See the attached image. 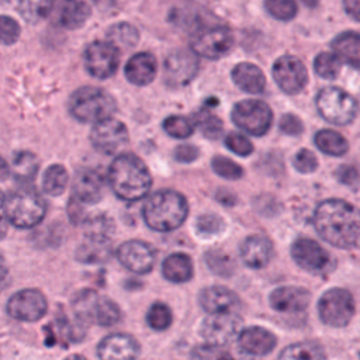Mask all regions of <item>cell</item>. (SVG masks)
<instances>
[{"label":"cell","mask_w":360,"mask_h":360,"mask_svg":"<svg viewBox=\"0 0 360 360\" xmlns=\"http://www.w3.org/2000/svg\"><path fill=\"white\" fill-rule=\"evenodd\" d=\"M321 238L340 249L360 248V210L343 200H325L314 214Z\"/></svg>","instance_id":"1"},{"label":"cell","mask_w":360,"mask_h":360,"mask_svg":"<svg viewBox=\"0 0 360 360\" xmlns=\"http://www.w3.org/2000/svg\"><path fill=\"white\" fill-rule=\"evenodd\" d=\"M108 181L114 194L125 201L143 198L152 186L146 165L134 153L118 155L108 169Z\"/></svg>","instance_id":"2"},{"label":"cell","mask_w":360,"mask_h":360,"mask_svg":"<svg viewBox=\"0 0 360 360\" xmlns=\"http://www.w3.org/2000/svg\"><path fill=\"white\" fill-rule=\"evenodd\" d=\"M188 214V204L183 194L176 190H159L149 195L143 204L145 224L159 232L177 229Z\"/></svg>","instance_id":"3"},{"label":"cell","mask_w":360,"mask_h":360,"mask_svg":"<svg viewBox=\"0 0 360 360\" xmlns=\"http://www.w3.org/2000/svg\"><path fill=\"white\" fill-rule=\"evenodd\" d=\"M3 212L17 228H32L45 217L44 200L32 190H15L3 197Z\"/></svg>","instance_id":"4"},{"label":"cell","mask_w":360,"mask_h":360,"mask_svg":"<svg viewBox=\"0 0 360 360\" xmlns=\"http://www.w3.org/2000/svg\"><path fill=\"white\" fill-rule=\"evenodd\" d=\"M72 115L82 122H98L115 111L114 98L97 87H82L69 100Z\"/></svg>","instance_id":"5"},{"label":"cell","mask_w":360,"mask_h":360,"mask_svg":"<svg viewBox=\"0 0 360 360\" xmlns=\"http://www.w3.org/2000/svg\"><path fill=\"white\" fill-rule=\"evenodd\" d=\"M73 311L79 321L94 322L101 326H111L121 318L120 307L107 297L93 290L79 291L72 301Z\"/></svg>","instance_id":"6"},{"label":"cell","mask_w":360,"mask_h":360,"mask_svg":"<svg viewBox=\"0 0 360 360\" xmlns=\"http://www.w3.org/2000/svg\"><path fill=\"white\" fill-rule=\"evenodd\" d=\"M316 107L319 114L335 125H346L356 115L354 98L338 87L322 89L316 96Z\"/></svg>","instance_id":"7"},{"label":"cell","mask_w":360,"mask_h":360,"mask_svg":"<svg viewBox=\"0 0 360 360\" xmlns=\"http://www.w3.org/2000/svg\"><path fill=\"white\" fill-rule=\"evenodd\" d=\"M318 312L323 323L335 328L346 326L354 315V300L347 290L330 288L322 294Z\"/></svg>","instance_id":"8"},{"label":"cell","mask_w":360,"mask_h":360,"mask_svg":"<svg viewBox=\"0 0 360 360\" xmlns=\"http://www.w3.org/2000/svg\"><path fill=\"white\" fill-rule=\"evenodd\" d=\"M232 121L245 132L262 136L271 125L273 114L270 107L260 100H242L232 110Z\"/></svg>","instance_id":"9"},{"label":"cell","mask_w":360,"mask_h":360,"mask_svg":"<svg viewBox=\"0 0 360 360\" xmlns=\"http://www.w3.org/2000/svg\"><path fill=\"white\" fill-rule=\"evenodd\" d=\"M294 262L312 274H328L335 267V259L318 242L309 238H298L291 246Z\"/></svg>","instance_id":"10"},{"label":"cell","mask_w":360,"mask_h":360,"mask_svg":"<svg viewBox=\"0 0 360 360\" xmlns=\"http://www.w3.org/2000/svg\"><path fill=\"white\" fill-rule=\"evenodd\" d=\"M48 311L45 295L35 288L20 290L7 301V312L11 318L22 322H35Z\"/></svg>","instance_id":"11"},{"label":"cell","mask_w":360,"mask_h":360,"mask_svg":"<svg viewBox=\"0 0 360 360\" xmlns=\"http://www.w3.org/2000/svg\"><path fill=\"white\" fill-rule=\"evenodd\" d=\"M233 46V35L229 28L217 25L200 31L191 41V49L195 55L218 59L228 53Z\"/></svg>","instance_id":"12"},{"label":"cell","mask_w":360,"mask_h":360,"mask_svg":"<svg viewBox=\"0 0 360 360\" xmlns=\"http://www.w3.org/2000/svg\"><path fill=\"white\" fill-rule=\"evenodd\" d=\"M84 63L89 73L97 79L112 76L120 63V52L111 42H93L84 53Z\"/></svg>","instance_id":"13"},{"label":"cell","mask_w":360,"mask_h":360,"mask_svg":"<svg viewBox=\"0 0 360 360\" xmlns=\"http://www.w3.org/2000/svg\"><path fill=\"white\" fill-rule=\"evenodd\" d=\"M93 146L107 155L118 152L128 142L127 127L114 118H105L94 124L90 132Z\"/></svg>","instance_id":"14"},{"label":"cell","mask_w":360,"mask_h":360,"mask_svg":"<svg viewBox=\"0 0 360 360\" xmlns=\"http://www.w3.org/2000/svg\"><path fill=\"white\" fill-rule=\"evenodd\" d=\"M240 329V318L236 312L210 314L201 323L202 339L214 346L228 343Z\"/></svg>","instance_id":"15"},{"label":"cell","mask_w":360,"mask_h":360,"mask_svg":"<svg viewBox=\"0 0 360 360\" xmlns=\"http://www.w3.org/2000/svg\"><path fill=\"white\" fill-rule=\"evenodd\" d=\"M273 77L277 86L288 94L301 91L307 84V69L295 56H281L273 65Z\"/></svg>","instance_id":"16"},{"label":"cell","mask_w":360,"mask_h":360,"mask_svg":"<svg viewBox=\"0 0 360 360\" xmlns=\"http://www.w3.org/2000/svg\"><path fill=\"white\" fill-rule=\"evenodd\" d=\"M117 257L120 263L132 273L145 274L153 269L156 255L150 245L142 240H127L118 250Z\"/></svg>","instance_id":"17"},{"label":"cell","mask_w":360,"mask_h":360,"mask_svg":"<svg viewBox=\"0 0 360 360\" xmlns=\"http://www.w3.org/2000/svg\"><path fill=\"white\" fill-rule=\"evenodd\" d=\"M194 52H187L184 49L173 51L165 60V77L166 82L173 87H180L187 84L198 69V62Z\"/></svg>","instance_id":"18"},{"label":"cell","mask_w":360,"mask_h":360,"mask_svg":"<svg viewBox=\"0 0 360 360\" xmlns=\"http://www.w3.org/2000/svg\"><path fill=\"white\" fill-rule=\"evenodd\" d=\"M97 353L101 360H135L139 345L131 335L112 333L100 342Z\"/></svg>","instance_id":"19"},{"label":"cell","mask_w":360,"mask_h":360,"mask_svg":"<svg viewBox=\"0 0 360 360\" xmlns=\"http://www.w3.org/2000/svg\"><path fill=\"white\" fill-rule=\"evenodd\" d=\"M200 305L210 314L236 312L240 307V300L232 290L221 285H212L201 291Z\"/></svg>","instance_id":"20"},{"label":"cell","mask_w":360,"mask_h":360,"mask_svg":"<svg viewBox=\"0 0 360 360\" xmlns=\"http://www.w3.org/2000/svg\"><path fill=\"white\" fill-rule=\"evenodd\" d=\"M238 343L243 353L250 356H266L276 347L277 339L264 328L250 326L239 332Z\"/></svg>","instance_id":"21"},{"label":"cell","mask_w":360,"mask_h":360,"mask_svg":"<svg viewBox=\"0 0 360 360\" xmlns=\"http://www.w3.org/2000/svg\"><path fill=\"white\" fill-rule=\"evenodd\" d=\"M309 300L311 295L307 290L285 285L273 290L269 302L278 312H301L308 307Z\"/></svg>","instance_id":"22"},{"label":"cell","mask_w":360,"mask_h":360,"mask_svg":"<svg viewBox=\"0 0 360 360\" xmlns=\"http://www.w3.org/2000/svg\"><path fill=\"white\" fill-rule=\"evenodd\" d=\"M103 179L93 169H80L73 180V198L82 204H94L101 198Z\"/></svg>","instance_id":"23"},{"label":"cell","mask_w":360,"mask_h":360,"mask_svg":"<svg viewBox=\"0 0 360 360\" xmlns=\"http://www.w3.org/2000/svg\"><path fill=\"white\" fill-rule=\"evenodd\" d=\"M271 243L266 236L249 235L240 245V257L252 269L264 267L271 259Z\"/></svg>","instance_id":"24"},{"label":"cell","mask_w":360,"mask_h":360,"mask_svg":"<svg viewBox=\"0 0 360 360\" xmlns=\"http://www.w3.org/2000/svg\"><path fill=\"white\" fill-rule=\"evenodd\" d=\"M158 72V63L153 55L141 52L134 55L125 65L127 79L138 86H145L150 83Z\"/></svg>","instance_id":"25"},{"label":"cell","mask_w":360,"mask_h":360,"mask_svg":"<svg viewBox=\"0 0 360 360\" xmlns=\"http://www.w3.org/2000/svg\"><path fill=\"white\" fill-rule=\"evenodd\" d=\"M232 79L240 90L252 94L262 93L266 86V77L263 72L256 65L248 62L239 63L233 68Z\"/></svg>","instance_id":"26"},{"label":"cell","mask_w":360,"mask_h":360,"mask_svg":"<svg viewBox=\"0 0 360 360\" xmlns=\"http://www.w3.org/2000/svg\"><path fill=\"white\" fill-rule=\"evenodd\" d=\"M110 256L111 245L103 235H87V239L76 250V259L82 263H103Z\"/></svg>","instance_id":"27"},{"label":"cell","mask_w":360,"mask_h":360,"mask_svg":"<svg viewBox=\"0 0 360 360\" xmlns=\"http://www.w3.org/2000/svg\"><path fill=\"white\" fill-rule=\"evenodd\" d=\"M162 274L172 283H186L193 277V262L186 253H172L162 263Z\"/></svg>","instance_id":"28"},{"label":"cell","mask_w":360,"mask_h":360,"mask_svg":"<svg viewBox=\"0 0 360 360\" xmlns=\"http://www.w3.org/2000/svg\"><path fill=\"white\" fill-rule=\"evenodd\" d=\"M332 49L338 58L353 68L360 69V35L343 32L332 41Z\"/></svg>","instance_id":"29"},{"label":"cell","mask_w":360,"mask_h":360,"mask_svg":"<svg viewBox=\"0 0 360 360\" xmlns=\"http://www.w3.org/2000/svg\"><path fill=\"white\" fill-rule=\"evenodd\" d=\"M89 15H90V8L86 1L63 0L60 13H59V20L63 27L73 30V28L82 27L89 18Z\"/></svg>","instance_id":"30"},{"label":"cell","mask_w":360,"mask_h":360,"mask_svg":"<svg viewBox=\"0 0 360 360\" xmlns=\"http://www.w3.org/2000/svg\"><path fill=\"white\" fill-rule=\"evenodd\" d=\"M278 360H325L322 347L314 342H298L287 346Z\"/></svg>","instance_id":"31"},{"label":"cell","mask_w":360,"mask_h":360,"mask_svg":"<svg viewBox=\"0 0 360 360\" xmlns=\"http://www.w3.org/2000/svg\"><path fill=\"white\" fill-rule=\"evenodd\" d=\"M315 145L319 150L332 156H342L347 152V141L336 131L322 129L315 135Z\"/></svg>","instance_id":"32"},{"label":"cell","mask_w":360,"mask_h":360,"mask_svg":"<svg viewBox=\"0 0 360 360\" xmlns=\"http://www.w3.org/2000/svg\"><path fill=\"white\" fill-rule=\"evenodd\" d=\"M68 172L62 165H51L46 167L42 177V188L49 195H59L66 190Z\"/></svg>","instance_id":"33"},{"label":"cell","mask_w":360,"mask_h":360,"mask_svg":"<svg viewBox=\"0 0 360 360\" xmlns=\"http://www.w3.org/2000/svg\"><path fill=\"white\" fill-rule=\"evenodd\" d=\"M10 167L14 177H17L18 180H32L38 170V159L34 153L22 150L14 155Z\"/></svg>","instance_id":"34"},{"label":"cell","mask_w":360,"mask_h":360,"mask_svg":"<svg viewBox=\"0 0 360 360\" xmlns=\"http://www.w3.org/2000/svg\"><path fill=\"white\" fill-rule=\"evenodd\" d=\"M53 0H18L21 15L30 22L44 20L52 10Z\"/></svg>","instance_id":"35"},{"label":"cell","mask_w":360,"mask_h":360,"mask_svg":"<svg viewBox=\"0 0 360 360\" xmlns=\"http://www.w3.org/2000/svg\"><path fill=\"white\" fill-rule=\"evenodd\" d=\"M108 39L117 48H132L138 42V31L128 22H120L112 25L107 34Z\"/></svg>","instance_id":"36"},{"label":"cell","mask_w":360,"mask_h":360,"mask_svg":"<svg viewBox=\"0 0 360 360\" xmlns=\"http://www.w3.org/2000/svg\"><path fill=\"white\" fill-rule=\"evenodd\" d=\"M314 68H315V72H316L321 77L328 79V80H332V79H335V77L339 75V72H340V59L338 58L336 53L323 52V53H319V55L315 58Z\"/></svg>","instance_id":"37"},{"label":"cell","mask_w":360,"mask_h":360,"mask_svg":"<svg viewBox=\"0 0 360 360\" xmlns=\"http://www.w3.org/2000/svg\"><path fill=\"white\" fill-rule=\"evenodd\" d=\"M205 262L214 273L222 277H229L235 269L233 260L231 259V256L222 250H210L205 255Z\"/></svg>","instance_id":"38"},{"label":"cell","mask_w":360,"mask_h":360,"mask_svg":"<svg viewBox=\"0 0 360 360\" xmlns=\"http://www.w3.org/2000/svg\"><path fill=\"white\" fill-rule=\"evenodd\" d=\"M148 325L155 330H165L172 323L170 308L163 302H155L146 314Z\"/></svg>","instance_id":"39"},{"label":"cell","mask_w":360,"mask_h":360,"mask_svg":"<svg viewBox=\"0 0 360 360\" xmlns=\"http://www.w3.org/2000/svg\"><path fill=\"white\" fill-rule=\"evenodd\" d=\"M264 6L269 14L280 21H288L297 14L294 0H264Z\"/></svg>","instance_id":"40"},{"label":"cell","mask_w":360,"mask_h":360,"mask_svg":"<svg viewBox=\"0 0 360 360\" xmlns=\"http://www.w3.org/2000/svg\"><path fill=\"white\" fill-rule=\"evenodd\" d=\"M165 131L173 138H187L193 134L194 128L190 120L181 115H170L163 122Z\"/></svg>","instance_id":"41"},{"label":"cell","mask_w":360,"mask_h":360,"mask_svg":"<svg viewBox=\"0 0 360 360\" xmlns=\"http://www.w3.org/2000/svg\"><path fill=\"white\" fill-rule=\"evenodd\" d=\"M211 166L218 176L226 180H236V179H240L243 174L242 167L225 156H215L211 160Z\"/></svg>","instance_id":"42"},{"label":"cell","mask_w":360,"mask_h":360,"mask_svg":"<svg viewBox=\"0 0 360 360\" xmlns=\"http://www.w3.org/2000/svg\"><path fill=\"white\" fill-rule=\"evenodd\" d=\"M225 145L231 152H233L239 156H248L253 152L252 142L245 135L238 134V132L228 134L225 138Z\"/></svg>","instance_id":"43"},{"label":"cell","mask_w":360,"mask_h":360,"mask_svg":"<svg viewBox=\"0 0 360 360\" xmlns=\"http://www.w3.org/2000/svg\"><path fill=\"white\" fill-rule=\"evenodd\" d=\"M294 167L301 173H312L318 167V160L311 150L301 149L294 156Z\"/></svg>","instance_id":"44"},{"label":"cell","mask_w":360,"mask_h":360,"mask_svg":"<svg viewBox=\"0 0 360 360\" xmlns=\"http://www.w3.org/2000/svg\"><path fill=\"white\" fill-rule=\"evenodd\" d=\"M197 229L202 235H215L224 229V222L219 217L207 214L197 219Z\"/></svg>","instance_id":"45"},{"label":"cell","mask_w":360,"mask_h":360,"mask_svg":"<svg viewBox=\"0 0 360 360\" xmlns=\"http://www.w3.org/2000/svg\"><path fill=\"white\" fill-rule=\"evenodd\" d=\"M20 35V25L11 17H1V42L4 45H11L17 41Z\"/></svg>","instance_id":"46"},{"label":"cell","mask_w":360,"mask_h":360,"mask_svg":"<svg viewBox=\"0 0 360 360\" xmlns=\"http://www.w3.org/2000/svg\"><path fill=\"white\" fill-rule=\"evenodd\" d=\"M201 131L207 138H218L222 132V122L215 115H207L200 121Z\"/></svg>","instance_id":"47"},{"label":"cell","mask_w":360,"mask_h":360,"mask_svg":"<svg viewBox=\"0 0 360 360\" xmlns=\"http://www.w3.org/2000/svg\"><path fill=\"white\" fill-rule=\"evenodd\" d=\"M280 129L288 135H298L302 132V122L292 114H285L280 120Z\"/></svg>","instance_id":"48"},{"label":"cell","mask_w":360,"mask_h":360,"mask_svg":"<svg viewBox=\"0 0 360 360\" xmlns=\"http://www.w3.org/2000/svg\"><path fill=\"white\" fill-rule=\"evenodd\" d=\"M336 177L340 183L353 186L359 180V172L352 165H343L336 170Z\"/></svg>","instance_id":"49"},{"label":"cell","mask_w":360,"mask_h":360,"mask_svg":"<svg viewBox=\"0 0 360 360\" xmlns=\"http://www.w3.org/2000/svg\"><path fill=\"white\" fill-rule=\"evenodd\" d=\"M174 158L179 162L190 163L198 158V149L194 145H180L174 149Z\"/></svg>","instance_id":"50"},{"label":"cell","mask_w":360,"mask_h":360,"mask_svg":"<svg viewBox=\"0 0 360 360\" xmlns=\"http://www.w3.org/2000/svg\"><path fill=\"white\" fill-rule=\"evenodd\" d=\"M343 7L352 18L360 21V0H343Z\"/></svg>","instance_id":"51"},{"label":"cell","mask_w":360,"mask_h":360,"mask_svg":"<svg viewBox=\"0 0 360 360\" xmlns=\"http://www.w3.org/2000/svg\"><path fill=\"white\" fill-rule=\"evenodd\" d=\"M250 354H248V353H243V354H224V356H221L218 360H255V359H252V357H249Z\"/></svg>","instance_id":"52"},{"label":"cell","mask_w":360,"mask_h":360,"mask_svg":"<svg viewBox=\"0 0 360 360\" xmlns=\"http://www.w3.org/2000/svg\"><path fill=\"white\" fill-rule=\"evenodd\" d=\"M96 4L98 7H105V6H111L114 3V0H94Z\"/></svg>","instance_id":"53"},{"label":"cell","mask_w":360,"mask_h":360,"mask_svg":"<svg viewBox=\"0 0 360 360\" xmlns=\"http://www.w3.org/2000/svg\"><path fill=\"white\" fill-rule=\"evenodd\" d=\"M65 360H86V357L82 354H70Z\"/></svg>","instance_id":"54"},{"label":"cell","mask_w":360,"mask_h":360,"mask_svg":"<svg viewBox=\"0 0 360 360\" xmlns=\"http://www.w3.org/2000/svg\"><path fill=\"white\" fill-rule=\"evenodd\" d=\"M308 7H315L318 4V0H301Z\"/></svg>","instance_id":"55"}]
</instances>
